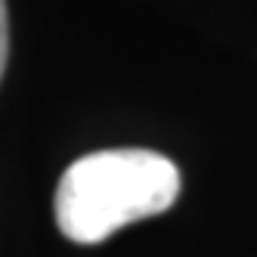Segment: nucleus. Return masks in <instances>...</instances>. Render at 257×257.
Returning a JSON list of instances; mask_svg holds the SVG:
<instances>
[{
    "label": "nucleus",
    "instance_id": "nucleus-1",
    "mask_svg": "<svg viewBox=\"0 0 257 257\" xmlns=\"http://www.w3.org/2000/svg\"><path fill=\"white\" fill-rule=\"evenodd\" d=\"M180 195L177 164L152 149H102L71 161L56 186V226L75 245H99L121 226L164 214Z\"/></svg>",
    "mask_w": 257,
    "mask_h": 257
},
{
    "label": "nucleus",
    "instance_id": "nucleus-2",
    "mask_svg": "<svg viewBox=\"0 0 257 257\" xmlns=\"http://www.w3.org/2000/svg\"><path fill=\"white\" fill-rule=\"evenodd\" d=\"M7 56H10V16H7V0H0V78L7 68Z\"/></svg>",
    "mask_w": 257,
    "mask_h": 257
}]
</instances>
